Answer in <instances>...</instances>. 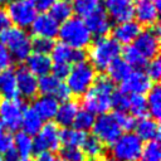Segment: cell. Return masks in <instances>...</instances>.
Listing matches in <instances>:
<instances>
[{"instance_id": "ac0fdd59", "label": "cell", "mask_w": 161, "mask_h": 161, "mask_svg": "<svg viewBox=\"0 0 161 161\" xmlns=\"http://www.w3.org/2000/svg\"><path fill=\"white\" fill-rule=\"evenodd\" d=\"M16 78V87H18V94H20L23 98L30 99L34 98L38 93V78L31 74L25 67L19 68L15 72Z\"/></svg>"}, {"instance_id": "6da1fadb", "label": "cell", "mask_w": 161, "mask_h": 161, "mask_svg": "<svg viewBox=\"0 0 161 161\" xmlns=\"http://www.w3.org/2000/svg\"><path fill=\"white\" fill-rule=\"evenodd\" d=\"M114 93V83L107 77H96L92 87L83 94L84 109L93 114H104L112 108V97Z\"/></svg>"}, {"instance_id": "8d00e7d4", "label": "cell", "mask_w": 161, "mask_h": 161, "mask_svg": "<svg viewBox=\"0 0 161 161\" xmlns=\"http://www.w3.org/2000/svg\"><path fill=\"white\" fill-rule=\"evenodd\" d=\"M138 161H161V147L157 141L147 142L143 146Z\"/></svg>"}, {"instance_id": "11a10c76", "label": "cell", "mask_w": 161, "mask_h": 161, "mask_svg": "<svg viewBox=\"0 0 161 161\" xmlns=\"http://www.w3.org/2000/svg\"><path fill=\"white\" fill-rule=\"evenodd\" d=\"M151 1H153V3H157V4H158V0H151Z\"/></svg>"}, {"instance_id": "836d02e7", "label": "cell", "mask_w": 161, "mask_h": 161, "mask_svg": "<svg viewBox=\"0 0 161 161\" xmlns=\"http://www.w3.org/2000/svg\"><path fill=\"white\" fill-rule=\"evenodd\" d=\"M101 8L99 0H73L72 9L73 13H75L78 16L86 19L92 13L98 10Z\"/></svg>"}, {"instance_id": "9a60e30c", "label": "cell", "mask_w": 161, "mask_h": 161, "mask_svg": "<svg viewBox=\"0 0 161 161\" xmlns=\"http://www.w3.org/2000/svg\"><path fill=\"white\" fill-rule=\"evenodd\" d=\"M59 25L60 24L55 21L48 13H40L31 23L30 30L35 35V38H45L53 40V38L58 35Z\"/></svg>"}, {"instance_id": "4dcf8cb0", "label": "cell", "mask_w": 161, "mask_h": 161, "mask_svg": "<svg viewBox=\"0 0 161 161\" xmlns=\"http://www.w3.org/2000/svg\"><path fill=\"white\" fill-rule=\"evenodd\" d=\"M82 151L86 155V157L91 160H98L103 156L104 152V145L101 143L94 136H87L86 141L82 145Z\"/></svg>"}, {"instance_id": "3957f363", "label": "cell", "mask_w": 161, "mask_h": 161, "mask_svg": "<svg viewBox=\"0 0 161 161\" xmlns=\"http://www.w3.org/2000/svg\"><path fill=\"white\" fill-rule=\"evenodd\" d=\"M58 36L60 43L79 50H83L92 43V34L80 18H70L62 23L59 25Z\"/></svg>"}, {"instance_id": "f6af8a7d", "label": "cell", "mask_w": 161, "mask_h": 161, "mask_svg": "<svg viewBox=\"0 0 161 161\" xmlns=\"http://www.w3.org/2000/svg\"><path fill=\"white\" fill-rule=\"evenodd\" d=\"M70 69V65H65V64H53L52 65V74L58 78V79H63L68 75Z\"/></svg>"}, {"instance_id": "7c38bea8", "label": "cell", "mask_w": 161, "mask_h": 161, "mask_svg": "<svg viewBox=\"0 0 161 161\" xmlns=\"http://www.w3.org/2000/svg\"><path fill=\"white\" fill-rule=\"evenodd\" d=\"M152 87V82L147 78L145 72L132 69L128 75L121 82V89L123 93L127 94H138L143 96L147 93Z\"/></svg>"}, {"instance_id": "cb8c5ba5", "label": "cell", "mask_w": 161, "mask_h": 161, "mask_svg": "<svg viewBox=\"0 0 161 161\" xmlns=\"http://www.w3.org/2000/svg\"><path fill=\"white\" fill-rule=\"evenodd\" d=\"M13 148L20 156V158H29L34 152V140L30 135L18 131L13 137Z\"/></svg>"}, {"instance_id": "bcb514c9", "label": "cell", "mask_w": 161, "mask_h": 161, "mask_svg": "<svg viewBox=\"0 0 161 161\" xmlns=\"http://www.w3.org/2000/svg\"><path fill=\"white\" fill-rule=\"evenodd\" d=\"M57 0H36L35 3V8L36 10H40L42 13H45V11H49V9L54 5Z\"/></svg>"}, {"instance_id": "f5cc1de1", "label": "cell", "mask_w": 161, "mask_h": 161, "mask_svg": "<svg viewBox=\"0 0 161 161\" xmlns=\"http://www.w3.org/2000/svg\"><path fill=\"white\" fill-rule=\"evenodd\" d=\"M10 0H0V4H4V3H9Z\"/></svg>"}, {"instance_id": "d6a6232c", "label": "cell", "mask_w": 161, "mask_h": 161, "mask_svg": "<svg viewBox=\"0 0 161 161\" xmlns=\"http://www.w3.org/2000/svg\"><path fill=\"white\" fill-rule=\"evenodd\" d=\"M127 111L133 117H138V118L146 117V114L148 113L146 98L143 96H138V94H128Z\"/></svg>"}, {"instance_id": "4fadbf2b", "label": "cell", "mask_w": 161, "mask_h": 161, "mask_svg": "<svg viewBox=\"0 0 161 161\" xmlns=\"http://www.w3.org/2000/svg\"><path fill=\"white\" fill-rule=\"evenodd\" d=\"M135 0H104V11L116 23L133 19Z\"/></svg>"}, {"instance_id": "f35d334b", "label": "cell", "mask_w": 161, "mask_h": 161, "mask_svg": "<svg viewBox=\"0 0 161 161\" xmlns=\"http://www.w3.org/2000/svg\"><path fill=\"white\" fill-rule=\"evenodd\" d=\"M113 117H114V119H116V122L119 126L122 132L123 131L125 132H132V130L135 128L136 119L128 112H114Z\"/></svg>"}, {"instance_id": "6f0895ef", "label": "cell", "mask_w": 161, "mask_h": 161, "mask_svg": "<svg viewBox=\"0 0 161 161\" xmlns=\"http://www.w3.org/2000/svg\"><path fill=\"white\" fill-rule=\"evenodd\" d=\"M1 128H3V127H1V125H0V131H1Z\"/></svg>"}, {"instance_id": "f907efd6", "label": "cell", "mask_w": 161, "mask_h": 161, "mask_svg": "<svg viewBox=\"0 0 161 161\" xmlns=\"http://www.w3.org/2000/svg\"><path fill=\"white\" fill-rule=\"evenodd\" d=\"M96 161H119V160H117V158L113 157V156H102L101 158H98V160H96Z\"/></svg>"}, {"instance_id": "f546056e", "label": "cell", "mask_w": 161, "mask_h": 161, "mask_svg": "<svg viewBox=\"0 0 161 161\" xmlns=\"http://www.w3.org/2000/svg\"><path fill=\"white\" fill-rule=\"evenodd\" d=\"M87 133L82 132L74 127H67L60 131V141L64 146H73V147H82L83 142L86 141Z\"/></svg>"}, {"instance_id": "5b68a950", "label": "cell", "mask_w": 161, "mask_h": 161, "mask_svg": "<svg viewBox=\"0 0 161 161\" xmlns=\"http://www.w3.org/2000/svg\"><path fill=\"white\" fill-rule=\"evenodd\" d=\"M96 77V69L92 67V64L87 60H83L70 67L69 73L65 77V86L68 87L70 94L83 96L92 87Z\"/></svg>"}, {"instance_id": "484cf974", "label": "cell", "mask_w": 161, "mask_h": 161, "mask_svg": "<svg viewBox=\"0 0 161 161\" xmlns=\"http://www.w3.org/2000/svg\"><path fill=\"white\" fill-rule=\"evenodd\" d=\"M0 96H3L5 99L16 98L18 96L15 72L11 69L0 72Z\"/></svg>"}, {"instance_id": "7dc6e473", "label": "cell", "mask_w": 161, "mask_h": 161, "mask_svg": "<svg viewBox=\"0 0 161 161\" xmlns=\"http://www.w3.org/2000/svg\"><path fill=\"white\" fill-rule=\"evenodd\" d=\"M9 26H10V21H9V18L6 15V11L3 8H0V34L3 31H5Z\"/></svg>"}, {"instance_id": "ffe728a7", "label": "cell", "mask_w": 161, "mask_h": 161, "mask_svg": "<svg viewBox=\"0 0 161 161\" xmlns=\"http://www.w3.org/2000/svg\"><path fill=\"white\" fill-rule=\"evenodd\" d=\"M135 130H136L135 133L142 142H145V141L152 142V141L158 140L160 126H158L157 119H155L152 117H143V118H140L138 121H136Z\"/></svg>"}, {"instance_id": "ba28073f", "label": "cell", "mask_w": 161, "mask_h": 161, "mask_svg": "<svg viewBox=\"0 0 161 161\" xmlns=\"http://www.w3.org/2000/svg\"><path fill=\"white\" fill-rule=\"evenodd\" d=\"M60 131L62 130L53 122H47L45 125H43L40 131L35 135V138H33L34 152H38L39 155L45 152L53 153L54 151H58L62 145Z\"/></svg>"}, {"instance_id": "7a4b0ae2", "label": "cell", "mask_w": 161, "mask_h": 161, "mask_svg": "<svg viewBox=\"0 0 161 161\" xmlns=\"http://www.w3.org/2000/svg\"><path fill=\"white\" fill-rule=\"evenodd\" d=\"M121 52V45L112 36L97 38L93 43L89 44V63L94 69L106 70L113 60L119 58Z\"/></svg>"}, {"instance_id": "c3c4849f", "label": "cell", "mask_w": 161, "mask_h": 161, "mask_svg": "<svg viewBox=\"0 0 161 161\" xmlns=\"http://www.w3.org/2000/svg\"><path fill=\"white\" fill-rule=\"evenodd\" d=\"M3 161H21V158H20V156H19V155L14 151V148H13V150H10L9 152H6V153L4 155Z\"/></svg>"}, {"instance_id": "277c9868", "label": "cell", "mask_w": 161, "mask_h": 161, "mask_svg": "<svg viewBox=\"0 0 161 161\" xmlns=\"http://www.w3.org/2000/svg\"><path fill=\"white\" fill-rule=\"evenodd\" d=\"M0 43L15 60L23 62L31 54V39L24 29L9 26L0 34Z\"/></svg>"}, {"instance_id": "db71d44e", "label": "cell", "mask_w": 161, "mask_h": 161, "mask_svg": "<svg viewBox=\"0 0 161 161\" xmlns=\"http://www.w3.org/2000/svg\"><path fill=\"white\" fill-rule=\"evenodd\" d=\"M26 1H29V3H33V4H35V3H36V0H26Z\"/></svg>"}, {"instance_id": "60d3db41", "label": "cell", "mask_w": 161, "mask_h": 161, "mask_svg": "<svg viewBox=\"0 0 161 161\" xmlns=\"http://www.w3.org/2000/svg\"><path fill=\"white\" fill-rule=\"evenodd\" d=\"M145 67H146L145 74L147 75V78L151 82H157L161 77V62H160V59L156 57V58L148 60Z\"/></svg>"}, {"instance_id": "9f6ffc18", "label": "cell", "mask_w": 161, "mask_h": 161, "mask_svg": "<svg viewBox=\"0 0 161 161\" xmlns=\"http://www.w3.org/2000/svg\"><path fill=\"white\" fill-rule=\"evenodd\" d=\"M0 161H3V157H1V156H0Z\"/></svg>"}, {"instance_id": "ab89813d", "label": "cell", "mask_w": 161, "mask_h": 161, "mask_svg": "<svg viewBox=\"0 0 161 161\" xmlns=\"http://www.w3.org/2000/svg\"><path fill=\"white\" fill-rule=\"evenodd\" d=\"M53 47H54V43H53L52 39L35 38L34 40H31V53L49 55L52 49H53Z\"/></svg>"}, {"instance_id": "f1b7e54d", "label": "cell", "mask_w": 161, "mask_h": 161, "mask_svg": "<svg viewBox=\"0 0 161 161\" xmlns=\"http://www.w3.org/2000/svg\"><path fill=\"white\" fill-rule=\"evenodd\" d=\"M146 104L147 112L151 114V117L158 119L161 114V88L158 86H152L151 89L147 92Z\"/></svg>"}, {"instance_id": "603a6c76", "label": "cell", "mask_w": 161, "mask_h": 161, "mask_svg": "<svg viewBox=\"0 0 161 161\" xmlns=\"http://www.w3.org/2000/svg\"><path fill=\"white\" fill-rule=\"evenodd\" d=\"M59 102L52 96H40L33 103V109L43 121H50L55 117Z\"/></svg>"}, {"instance_id": "44dd1931", "label": "cell", "mask_w": 161, "mask_h": 161, "mask_svg": "<svg viewBox=\"0 0 161 161\" xmlns=\"http://www.w3.org/2000/svg\"><path fill=\"white\" fill-rule=\"evenodd\" d=\"M26 69L34 74L36 78L39 77H43V75H47L52 72V59L49 55H45V54H38V53H31L26 59Z\"/></svg>"}, {"instance_id": "d6986e66", "label": "cell", "mask_w": 161, "mask_h": 161, "mask_svg": "<svg viewBox=\"0 0 161 161\" xmlns=\"http://www.w3.org/2000/svg\"><path fill=\"white\" fill-rule=\"evenodd\" d=\"M142 31L141 25L136 21V20H127L123 23H117L116 26L112 29V34H113V39L121 45V44H126L130 45L131 43H133L136 40V38L138 36V34Z\"/></svg>"}, {"instance_id": "9c48e42d", "label": "cell", "mask_w": 161, "mask_h": 161, "mask_svg": "<svg viewBox=\"0 0 161 161\" xmlns=\"http://www.w3.org/2000/svg\"><path fill=\"white\" fill-rule=\"evenodd\" d=\"M93 136L103 145H112L123 132L117 125L113 114L104 113L96 117L93 127Z\"/></svg>"}, {"instance_id": "7bdbcfd3", "label": "cell", "mask_w": 161, "mask_h": 161, "mask_svg": "<svg viewBox=\"0 0 161 161\" xmlns=\"http://www.w3.org/2000/svg\"><path fill=\"white\" fill-rule=\"evenodd\" d=\"M13 150V137L9 132L0 131V156Z\"/></svg>"}, {"instance_id": "e0dca14e", "label": "cell", "mask_w": 161, "mask_h": 161, "mask_svg": "<svg viewBox=\"0 0 161 161\" xmlns=\"http://www.w3.org/2000/svg\"><path fill=\"white\" fill-rule=\"evenodd\" d=\"M86 26L88 28L89 33L92 35H96L98 38L107 36V33L112 29V23L108 15L106 14L104 9L99 8L94 13H92L89 16L83 19Z\"/></svg>"}, {"instance_id": "2e32d148", "label": "cell", "mask_w": 161, "mask_h": 161, "mask_svg": "<svg viewBox=\"0 0 161 161\" xmlns=\"http://www.w3.org/2000/svg\"><path fill=\"white\" fill-rule=\"evenodd\" d=\"M133 16L140 25L152 28L158 20V4L151 0H137L135 3Z\"/></svg>"}, {"instance_id": "1f68e13d", "label": "cell", "mask_w": 161, "mask_h": 161, "mask_svg": "<svg viewBox=\"0 0 161 161\" xmlns=\"http://www.w3.org/2000/svg\"><path fill=\"white\" fill-rule=\"evenodd\" d=\"M62 83L63 82L60 79L55 78L52 73H49L47 75L38 78V92H40L43 96L54 97V94L57 93V91L59 89Z\"/></svg>"}, {"instance_id": "7402d4cb", "label": "cell", "mask_w": 161, "mask_h": 161, "mask_svg": "<svg viewBox=\"0 0 161 161\" xmlns=\"http://www.w3.org/2000/svg\"><path fill=\"white\" fill-rule=\"evenodd\" d=\"M79 111V104L78 102L73 99H68L64 102H60L58 106V111L55 113V125L62 126L64 128L70 127L74 122V118Z\"/></svg>"}, {"instance_id": "8fae6325", "label": "cell", "mask_w": 161, "mask_h": 161, "mask_svg": "<svg viewBox=\"0 0 161 161\" xmlns=\"http://www.w3.org/2000/svg\"><path fill=\"white\" fill-rule=\"evenodd\" d=\"M133 43H135L133 47L138 50V53L146 60H151L156 58L158 54V49H160L158 29L150 28V29L142 30Z\"/></svg>"}, {"instance_id": "d4e9b609", "label": "cell", "mask_w": 161, "mask_h": 161, "mask_svg": "<svg viewBox=\"0 0 161 161\" xmlns=\"http://www.w3.org/2000/svg\"><path fill=\"white\" fill-rule=\"evenodd\" d=\"M43 119L36 114V112L31 107H25L21 117V125L20 127L23 128V132L33 136L36 135L40 128L43 127Z\"/></svg>"}, {"instance_id": "83f0119b", "label": "cell", "mask_w": 161, "mask_h": 161, "mask_svg": "<svg viewBox=\"0 0 161 161\" xmlns=\"http://www.w3.org/2000/svg\"><path fill=\"white\" fill-rule=\"evenodd\" d=\"M107 70V77L114 83V82H122L127 75H128V73L132 70L131 69V67L122 59V58H117L116 60H113L109 65H108V68L106 69Z\"/></svg>"}, {"instance_id": "52a82bcc", "label": "cell", "mask_w": 161, "mask_h": 161, "mask_svg": "<svg viewBox=\"0 0 161 161\" xmlns=\"http://www.w3.org/2000/svg\"><path fill=\"white\" fill-rule=\"evenodd\" d=\"M5 11L9 18V21L13 23L14 26L20 29L30 28L31 23L38 15L35 4L29 3L26 0H10Z\"/></svg>"}, {"instance_id": "b9f144b4", "label": "cell", "mask_w": 161, "mask_h": 161, "mask_svg": "<svg viewBox=\"0 0 161 161\" xmlns=\"http://www.w3.org/2000/svg\"><path fill=\"white\" fill-rule=\"evenodd\" d=\"M128 94L122 91H114L112 97V108H116V112H127Z\"/></svg>"}, {"instance_id": "e575fe53", "label": "cell", "mask_w": 161, "mask_h": 161, "mask_svg": "<svg viewBox=\"0 0 161 161\" xmlns=\"http://www.w3.org/2000/svg\"><path fill=\"white\" fill-rule=\"evenodd\" d=\"M121 53H122V55H123L122 59L131 67V69L135 68V69L138 70L141 67H145L146 63L148 62V60H146V59L138 53V50H137L133 45H127Z\"/></svg>"}, {"instance_id": "681fc988", "label": "cell", "mask_w": 161, "mask_h": 161, "mask_svg": "<svg viewBox=\"0 0 161 161\" xmlns=\"http://www.w3.org/2000/svg\"><path fill=\"white\" fill-rule=\"evenodd\" d=\"M36 161H60L57 156H54L50 152H45V153H39Z\"/></svg>"}, {"instance_id": "816d5d0a", "label": "cell", "mask_w": 161, "mask_h": 161, "mask_svg": "<svg viewBox=\"0 0 161 161\" xmlns=\"http://www.w3.org/2000/svg\"><path fill=\"white\" fill-rule=\"evenodd\" d=\"M21 161H33V160L29 157V158H21Z\"/></svg>"}, {"instance_id": "4316f807", "label": "cell", "mask_w": 161, "mask_h": 161, "mask_svg": "<svg viewBox=\"0 0 161 161\" xmlns=\"http://www.w3.org/2000/svg\"><path fill=\"white\" fill-rule=\"evenodd\" d=\"M55 21H58L59 24L64 23L65 20L72 18L73 14V9H72V3L69 0H57L54 3V5L49 9L48 13Z\"/></svg>"}, {"instance_id": "ee69618b", "label": "cell", "mask_w": 161, "mask_h": 161, "mask_svg": "<svg viewBox=\"0 0 161 161\" xmlns=\"http://www.w3.org/2000/svg\"><path fill=\"white\" fill-rule=\"evenodd\" d=\"M13 64V57L8 52V49L0 43V72L10 69Z\"/></svg>"}, {"instance_id": "74e56055", "label": "cell", "mask_w": 161, "mask_h": 161, "mask_svg": "<svg viewBox=\"0 0 161 161\" xmlns=\"http://www.w3.org/2000/svg\"><path fill=\"white\" fill-rule=\"evenodd\" d=\"M60 161H86L87 157L80 147L63 146L60 148Z\"/></svg>"}, {"instance_id": "d590c367", "label": "cell", "mask_w": 161, "mask_h": 161, "mask_svg": "<svg viewBox=\"0 0 161 161\" xmlns=\"http://www.w3.org/2000/svg\"><path fill=\"white\" fill-rule=\"evenodd\" d=\"M94 119H96V117H94L93 113H91L89 111H87L84 108L83 109L79 108V111H78L72 126H74V128L82 131V132H87V131L92 130Z\"/></svg>"}, {"instance_id": "5bb4252c", "label": "cell", "mask_w": 161, "mask_h": 161, "mask_svg": "<svg viewBox=\"0 0 161 161\" xmlns=\"http://www.w3.org/2000/svg\"><path fill=\"white\" fill-rule=\"evenodd\" d=\"M86 58L84 52L79 49H73L64 43H57L54 44L52 52H50V59L53 64H65V65H73L75 63L83 62Z\"/></svg>"}, {"instance_id": "30bf717a", "label": "cell", "mask_w": 161, "mask_h": 161, "mask_svg": "<svg viewBox=\"0 0 161 161\" xmlns=\"http://www.w3.org/2000/svg\"><path fill=\"white\" fill-rule=\"evenodd\" d=\"M24 104L18 98L0 101V125L8 131H18L21 125Z\"/></svg>"}, {"instance_id": "8992f818", "label": "cell", "mask_w": 161, "mask_h": 161, "mask_svg": "<svg viewBox=\"0 0 161 161\" xmlns=\"http://www.w3.org/2000/svg\"><path fill=\"white\" fill-rule=\"evenodd\" d=\"M112 156L119 161H138L143 142L135 132H123L112 145Z\"/></svg>"}]
</instances>
